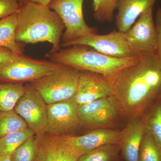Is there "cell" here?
<instances>
[{
  "label": "cell",
  "instance_id": "7c38bea8",
  "mask_svg": "<svg viewBox=\"0 0 161 161\" xmlns=\"http://www.w3.org/2000/svg\"><path fill=\"white\" fill-rule=\"evenodd\" d=\"M35 137L37 154L35 161H78L80 157L87 153L64 145L47 132Z\"/></svg>",
  "mask_w": 161,
  "mask_h": 161
},
{
  "label": "cell",
  "instance_id": "8992f818",
  "mask_svg": "<svg viewBox=\"0 0 161 161\" xmlns=\"http://www.w3.org/2000/svg\"><path fill=\"white\" fill-rule=\"evenodd\" d=\"M153 7L141 14L125 36L130 51L134 57L157 52L158 35L153 19Z\"/></svg>",
  "mask_w": 161,
  "mask_h": 161
},
{
  "label": "cell",
  "instance_id": "9a60e30c",
  "mask_svg": "<svg viewBox=\"0 0 161 161\" xmlns=\"http://www.w3.org/2000/svg\"><path fill=\"white\" fill-rule=\"evenodd\" d=\"M146 113L130 121L122 130L119 145L125 161H138L141 143L146 132Z\"/></svg>",
  "mask_w": 161,
  "mask_h": 161
},
{
  "label": "cell",
  "instance_id": "ba28073f",
  "mask_svg": "<svg viewBox=\"0 0 161 161\" xmlns=\"http://www.w3.org/2000/svg\"><path fill=\"white\" fill-rule=\"evenodd\" d=\"M78 113L80 125L92 130L110 129L121 117L112 96L78 105Z\"/></svg>",
  "mask_w": 161,
  "mask_h": 161
},
{
  "label": "cell",
  "instance_id": "83f0119b",
  "mask_svg": "<svg viewBox=\"0 0 161 161\" xmlns=\"http://www.w3.org/2000/svg\"><path fill=\"white\" fill-rule=\"evenodd\" d=\"M155 23L158 35V53L161 56V8L159 7L156 14Z\"/></svg>",
  "mask_w": 161,
  "mask_h": 161
},
{
  "label": "cell",
  "instance_id": "cb8c5ba5",
  "mask_svg": "<svg viewBox=\"0 0 161 161\" xmlns=\"http://www.w3.org/2000/svg\"><path fill=\"white\" fill-rule=\"evenodd\" d=\"M118 0H92L93 15L100 23L112 22Z\"/></svg>",
  "mask_w": 161,
  "mask_h": 161
},
{
  "label": "cell",
  "instance_id": "4dcf8cb0",
  "mask_svg": "<svg viewBox=\"0 0 161 161\" xmlns=\"http://www.w3.org/2000/svg\"><path fill=\"white\" fill-rule=\"evenodd\" d=\"M19 1V3L20 4L21 3V2H22V0H18Z\"/></svg>",
  "mask_w": 161,
  "mask_h": 161
},
{
  "label": "cell",
  "instance_id": "ffe728a7",
  "mask_svg": "<svg viewBox=\"0 0 161 161\" xmlns=\"http://www.w3.org/2000/svg\"><path fill=\"white\" fill-rule=\"evenodd\" d=\"M27 128L26 122L14 109L0 112V138Z\"/></svg>",
  "mask_w": 161,
  "mask_h": 161
},
{
  "label": "cell",
  "instance_id": "7a4b0ae2",
  "mask_svg": "<svg viewBox=\"0 0 161 161\" xmlns=\"http://www.w3.org/2000/svg\"><path fill=\"white\" fill-rule=\"evenodd\" d=\"M15 31L18 43H51L50 52L60 49V42L65 26L60 16L48 6L33 2L20 4Z\"/></svg>",
  "mask_w": 161,
  "mask_h": 161
},
{
  "label": "cell",
  "instance_id": "e0dca14e",
  "mask_svg": "<svg viewBox=\"0 0 161 161\" xmlns=\"http://www.w3.org/2000/svg\"><path fill=\"white\" fill-rule=\"evenodd\" d=\"M17 13L0 19V46L6 47L18 54H23L21 44L15 38Z\"/></svg>",
  "mask_w": 161,
  "mask_h": 161
},
{
  "label": "cell",
  "instance_id": "603a6c76",
  "mask_svg": "<svg viewBox=\"0 0 161 161\" xmlns=\"http://www.w3.org/2000/svg\"><path fill=\"white\" fill-rule=\"evenodd\" d=\"M119 151L118 144H107L85 153L80 157L78 161H112Z\"/></svg>",
  "mask_w": 161,
  "mask_h": 161
},
{
  "label": "cell",
  "instance_id": "3957f363",
  "mask_svg": "<svg viewBox=\"0 0 161 161\" xmlns=\"http://www.w3.org/2000/svg\"><path fill=\"white\" fill-rule=\"evenodd\" d=\"M50 60L79 71L98 73L112 78L124 68L137 62L140 57L117 58L90 49L84 45H74L46 54Z\"/></svg>",
  "mask_w": 161,
  "mask_h": 161
},
{
  "label": "cell",
  "instance_id": "30bf717a",
  "mask_svg": "<svg viewBox=\"0 0 161 161\" xmlns=\"http://www.w3.org/2000/svg\"><path fill=\"white\" fill-rule=\"evenodd\" d=\"M125 33L114 30L106 35L93 34L62 43L60 46L65 48L74 45H84L92 47L101 53L114 58L134 57L130 51Z\"/></svg>",
  "mask_w": 161,
  "mask_h": 161
},
{
  "label": "cell",
  "instance_id": "1f68e13d",
  "mask_svg": "<svg viewBox=\"0 0 161 161\" xmlns=\"http://www.w3.org/2000/svg\"><path fill=\"white\" fill-rule=\"evenodd\" d=\"M158 98H160V99H161V94L160 95L159 97Z\"/></svg>",
  "mask_w": 161,
  "mask_h": 161
},
{
  "label": "cell",
  "instance_id": "277c9868",
  "mask_svg": "<svg viewBox=\"0 0 161 161\" xmlns=\"http://www.w3.org/2000/svg\"><path fill=\"white\" fill-rule=\"evenodd\" d=\"M80 71L61 64L55 70L30 82L47 104L75 97L78 89Z\"/></svg>",
  "mask_w": 161,
  "mask_h": 161
},
{
  "label": "cell",
  "instance_id": "6da1fadb",
  "mask_svg": "<svg viewBox=\"0 0 161 161\" xmlns=\"http://www.w3.org/2000/svg\"><path fill=\"white\" fill-rule=\"evenodd\" d=\"M110 80L121 117L129 122L142 116L161 94V56L158 52L141 56Z\"/></svg>",
  "mask_w": 161,
  "mask_h": 161
},
{
  "label": "cell",
  "instance_id": "ac0fdd59",
  "mask_svg": "<svg viewBox=\"0 0 161 161\" xmlns=\"http://www.w3.org/2000/svg\"><path fill=\"white\" fill-rule=\"evenodd\" d=\"M24 93L25 86L22 84L0 83V112L14 109Z\"/></svg>",
  "mask_w": 161,
  "mask_h": 161
},
{
  "label": "cell",
  "instance_id": "4fadbf2b",
  "mask_svg": "<svg viewBox=\"0 0 161 161\" xmlns=\"http://www.w3.org/2000/svg\"><path fill=\"white\" fill-rule=\"evenodd\" d=\"M112 95L110 78L98 73L80 71L78 89L75 96L78 105Z\"/></svg>",
  "mask_w": 161,
  "mask_h": 161
},
{
  "label": "cell",
  "instance_id": "f1b7e54d",
  "mask_svg": "<svg viewBox=\"0 0 161 161\" xmlns=\"http://www.w3.org/2000/svg\"><path fill=\"white\" fill-rule=\"evenodd\" d=\"M53 1V0H22V2L20 4L23 2L29 1V2H33V3H39V4L44 5V6H48L50 3Z\"/></svg>",
  "mask_w": 161,
  "mask_h": 161
},
{
  "label": "cell",
  "instance_id": "8fae6325",
  "mask_svg": "<svg viewBox=\"0 0 161 161\" xmlns=\"http://www.w3.org/2000/svg\"><path fill=\"white\" fill-rule=\"evenodd\" d=\"M78 106L75 97L47 104L46 132L53 135L72 134L80 125Z\"/></svg>",
  "mask_w": 161,
  "mask_h": 161
},
{
  "label": "cell",
  "instance_id": "f546056e",
  "mask_svg": "<svg viewBox=\"0 0 161 161\" xmlns=\"http://www.w3.org/2000/svg\"><path fill=\"white\" fill-rule=\"evenodd\" d=\"M0 161H11L10 159V156L1 157H0Z\"/></svg>",
  "mask_w": 161,
  "mask_h": 161
},
{
  "label": "cell",
  "instance_id": "44dd1931",
  "mask_svg": "<svg viewBox=\"0 0 161 161\" xmlns=\"http://www.w3.org/2000/svg\"><path fill=\"white\" fill-rule=\"evenodd\" d=\"M146 131L161 147V99L158 98L146 113Z\"/></svg>",
  "mask_w": 161,
  "mask_h": 161
},
{
  "label": "cell",
  "instance_id": "7402d4cb",
  "mask_svg": "<svg viewBox=\"0 0 161 161\" xmlns=\"http://www.w3.org/2000/svg\"><path fill=\"white\" fill-rule=\"evenodd\" d=\"M138 161H161V147L147 131L141 143Z\"/></svg>",
  "mask_w": 161,
  "mask_h": 161
},
{
  "label": "cell",
  "instance_id": "2e32d148",
  "mask_svg": "<svg viewBox=\"0 0 161 161\" xmlns=\"http://www.w3.org/2000/svg\"><path fill=\"white\" fill-rule=\"evenodd\" d=\"M157 0H118L115 24L118 31L125 33L132 27L141 14L153 7Z\"/></svg>",
  "mask_w": 161,
  "mask_h": 161
},
{
  "label": "cell",
  "instance_id": "52a82bcc",
  "mask_svg": "<svg viewBox=\"0 0 161 161\" xmlns=\"http://www.w3.org/2000/svg\"><path fill=\"white\" fill-rule=\"evenodd\" d=\"M84 0H53L50 9L60 16L65 26L62 36L63 43L69 42L80 37L97 34V30L90 27L84 19Z\"/></svg>",
  "mask_w": 161,
  "mask_h": 161
},
{
  "label": "cell",
  "instance_id": "9c48e42d",
  "mask_svg": "<svg viewBox=\"0 0 161 161\" xmlns=\"http://www.w3.org/2000/svg\"><path fill=\"white\" fill-rule=\"evenodd\" d=\"M25 86V93L18 100L14 110L25 120L35 135L46 132L47 104L30 83Z\"/></svg>",
  "mask_w": 161,
  "mask_h": 161
},
{
  "label": "cell",
  "instance_id": "d6986e66",
  "mask_svg": "<svg viewBox=\"0 0 161 161\" xmlns=\"http://www.w3.org/2000/svg\"><path fill=\"white\" fill-rule=\"evenodd\" d=\"M34 135L33 131L27 128L0 138V157L11 155L17 148L31 136Z\"/></svg>",
  "mask_w": 161,
  "mask_h": 161
},
{
  "label": "cell",
  "instance_id": "5bb4252c",
  "mask_svg": "<svg viewBox=\"0 0 161 161\" xmlns=\"http://www.w3.org/2000/svg\"><path fill=\"white\" fill-rule=\"evenodd\" d=\"M121 134L122 131L111 129H101L92 130L81 136L72 134L52 135L64 145L81 149L88 152L107 144L119 145Z\"/></svg>",
  "mask_w": 161,
  "mask_h": 161
},
{
  "label": "cell",
  "instance_id": "484cf974",
  "mask_svg": "<svg viewBox=\"0 0 161 161\" xmlns=\"http://www.w3.org/2000/svg\"><path fill=\"white\" fill-rule=\"evenodd\" d=\"M20 6L18 0H0V19L17 13Z\"/></svg>",
  "mask_w": 161,
  "mask_h": 161
},
{
  "label": "cell",
  "instance_id": "4316f807",
  "mask_svg": "<svg viewBox=\"0 0 161 161\" xmlns=\"http://www.w3.org/2000/svg\"><path fill=\"white\" fill-rule=\"evenodd\" d=\"M4 47L0 46V68L11 63L19 58L20 55Z\"/></svg>",
  "mask_w": 161,
  "mask_h": 161
},
{
  "label": "cell",
  "instance_id": "d4e9b609",
  "mask_svg": "<svg viewBox=\"0 0 161 161\" xmlns=\"http://www.w3.org/2000/svg\"><path fill=\"white\" fill-rule=\"evenodd\" d=\"M31 136L14 151L11 161H35L37 154L36 137Z\"/></svg>",
  "mask_w": 161,
  "mask_h": 161
},
{
  "label": "cell",
  "instance_id": "5b68a950",
  "mask_svg": "<svg viewBox=\"0 0 161 161\" xmlns=\"http://www.w3.org/2000/svg\"><path fill=\"white\" fill-rule=\"evenodd\" d=\"M60 65L51 60H37L21 55L0 68V83H30L55 70Z\"/></svg>",
  "mask_w": 161,
  "mask_h": 161
}]
</instances>
